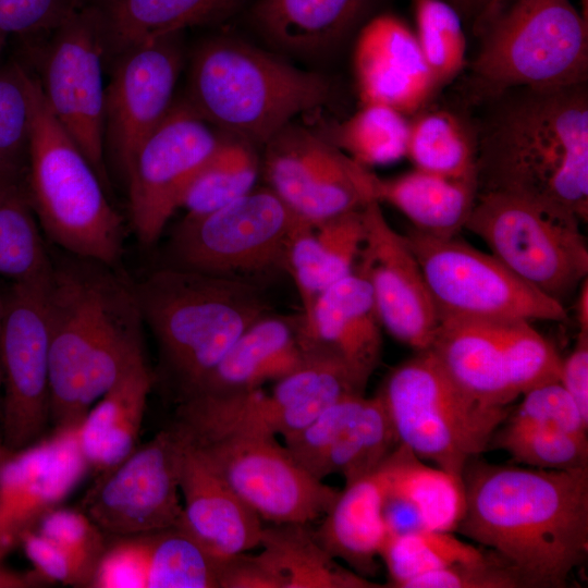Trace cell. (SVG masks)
I'll use <instances>...</instances> for the list:
<instances>
[{
  "instance_id": "cell-1",
  "label": "cell",
  "mask_w": 588,
  "mask_h": 588,
  "mask_svg": "<svg viewBox=\"0 0 588 588\" xmlns=\"http://www.w3.org/2000/svg\"><path fill=\"white\" fill-rule=\"evenodd\" d=\"M456 530L512 563L528 588H563L588 555V467L470 460Z\"/></svg>"
},
{
  "instance_id": "cell-2",
  "label": "cell",
  "mask_w": 588,
  "mask_h": 588,
  "mask_svg": "<svg viewBox=\"0 0 588 588\" xmlns=\"http://www.w3.org/2000/svg\"><path fill=\"white\" fill-rule=\"evenodd\" d=\"M477 130V194L501 192L588 218L587 83L491 97Z\"/></svg>"
},
{
  "instance_id": "cell-3",
  "label": "cell",
  "mask_w": 588,
  "mask_h": 588,
  "mask_svg": "<svg viewBox=\"0 0 588 588\" xmlns=\"http://www.w3.org/2000/svg\"><path fill=\"white\" fill-rule=\"evenodd\" d=\"M83 259L53 267L48 287L49 419L77 428L94 404L145 359L134 285Z\"/></svg>"
},
{
  "instance_id": "cell-4",
  "label": "cell",
  "mask_w": 588,
  "mask_h": 588,
  "mask_svg": "<svg viewBox=\"0 0 588 588\" xmlns=\"http://www.w3.org/2000/svg\"><path fill=\"white\" fill-rule=\"evenodd\" d=\"M134 290L179 401L268 314L259 285L246 279L171 267L151 273Z\"/></svg>"
},
{
  "instance_id": "cell-5",
  "label": "cell",
  "mask_w": 588,
  "mask_h": 588,
  "mask_svg": "<svg viewBox=\"0 0 588 588\" xmlns=\"http://www.w3.org/2000/svg\"><path fill=\"white\" fill-rule=\"evenodd\" d=\"M330 82L230 37L204 41L188 76V105L210 125L264 145L293 118L327 105Z\"/></svg>"
},
{
  "instance_id": "cell-6",
  "label": "cell",
  "mask_w": 588,
  "mask_h": 588,
  "mask_svg": "<svg viewBox=\"0 0 588 588\" xmlns=\"http://www.w3.org/2000/svg\"><path fill=\"white\" fill-rule=\"evenodd\" d=\"M30 136L26 166L29 204L49 237L82 259L112 267L123 252V222L99 175L50 111L29 74Z\"/></svg>"
},
{
  "instance_id": "cell-7",
  "label": "cell",
  "mask_w": 588,
  "mask_h": 588,
  "mask_svg": "<svg viewBox=\"0 0 588 588\" xmlns=\"http://www.w3.org/2000/svg\"><path fill=\"white\" fill-rule=\"evenodd\" d=\"M477 93L587 83L588 20L569 0H506L476 27Z\"/></svg>"
},
{
  "instance_id": "cell-8",
  "label": "cell",
  "mask_w": 588,
  "mask_h": 588,
  "mask_svg": "<svg viewBox=\"0 0 588 588\" xmlns=\"http://www.w3.org/2000/svg\"><path fill=\"white\" fill-rule=\"evenodd\" d=\"M378 395L399 442L421 461L460 477L468 462L489 448L511 411L468 395L429 350L393 368Z\"/></svg>"
},
{
  "instance_id": "cell-9",
  "label": "cell",
  "mask_w": 588,
  "mask_h": 588,
  "mask_svg": "<svg viewBox=\"0 0 588 588\" xmlns=\"http://www.w3.org/2000/svg\"><path fill=\"white\" fill-rule=\"evenodd\" d=\"M575 215L526 197L478 193L465 229L517 277L563 304L588 273V248Z\"/></svg>"
},
{
  "instance_id": "cell-10",
  "label": "cell",
  "mask_w": 588,
  "mask_h": 588,
  "mask_svg": "<svg viewBox=\"0 0 588 588\" xmlns=\"http://www.w3.org/2000/svg\"><path fill=\"white\" fill-rule=\"evenodd\" d=\"M355 393L358 389L336 360L307 354L299 367L274 381L270 392L258 388L180 401L172 425L191 443L226 436L284 438L335 401Z\"/></svg>"
},
{
  "instance_id": "cell-11",
  "label": "cell",
  "mask_w": 588,
  "mask_h": 588,
  "mask_svg": "<svg viewBox=\"0 0 588 588\" xmlns=\"http://www.w3.org/2000/svg\"><path fill=\"white\" fill-rule=\"evenodd\" d=\"M428 350L462 390L489 406H510L560 377L562 358L527 320H443Z\"/></svg>"
},
{
  "instance_id": "cell-12",
  "label": "cell",
  "mask_w": 588,
  "mask_h": 588,
  "mask_svg": "<svg viewBox=\"0 0 588 588\" xmlns=\"http://www.w3.org/2000/svg\"><path fill=\"white\" fill-rule=\"evenodd\" d=\"M303 220L268 186L254 187L215 211L185 216L170 240L173 267L252 281L286 269L290 240Z\"/></svg>"
},
{
  "instance_id": "cell-13",
  "label": "cell",
  "mask_w": 588,
  "mask_h": 588,
  "mask_svg": "<svg viewBox=\"0 0 588 588\" xmlns=\"http://www.w3.org/2000/svg\"><path fill=\"white\" fill-rule=\"evenodd\" d=\"M434 303L439 320L562 321L563 304L526 283L491 253L457 236L436 237L413 228L404 234Z\"/></svg>"
},
{
  "instance_id": "cell-14",
  "label": "cell",
  "mask_w": 588,
  "mask_h": 588,
  "mask_svg": "<svg viewBox=\"0 0 588 588\" xmlns=\"http://www.w3.org/2000/svg\"><path fill=\"white\" fill-rule=\"evenodd\" d=\"M37 78L45 100L61 126L88 159L103 185L105 49L97 20L88 7L69 12L48 34Z\"/></svg>"
},
{
  "instance_id": "cell-15",
  "label": "cell",
  "mask_w": 588,
  "mask_h": 588,
  "mask_svg": "<svg viewBox=\"0 0 588 588\" xmlns=\"http://www.w3.org/2000/svg\"><path fill=\"white\" fill-rule=\"evenodd\" d=\"M187 443L270 524H308L326 514L340 491L308 473L275 437L226 436Z\"/></svg>"
},
{
  "instance_id": "cell-16",
  "label": "cell",
  "mask_w": 588,
  "mask_h": 588,
  "mask_svg": "<svg viewBox=\"0 0 588 588\" xmlns=\"http://www.w3.org/2000/svg\"><path fill=\"white\" fill-rule=\"evenodd\" d=\"M51 273L13 282L4 295L2 443L11 452L38 441L49 420L48 287Z\"/></svg>"
},
{
  "instance_id": "cell-17",
  "label": "cell",
  "mask_w": 588,
  "mask_h": 588,
  "mask_svg": "<svg viewBox=\"0 0 588 588\" xmlns=\"http://www.w3.org/2000/svg\"><path fill=\"white\" fill-rule=\"evenodd\" d=\"M185 440L171 425L111 470L99 475L82 511L106 535L128 536L177 526Z\"/></svg>"
},
{
  "instance_id": "cell-18",
  "label": "cell",
  "mask_w": 588,
  "mask_h": 588,
  "mask_svg": "<svg viewBox=\"0 0 588 588\" xmlns=\"http://www.w3.org/2000/svg\"><path fill=\"white\" fill-rule=\"evenodd\" d=\"M221 137L183 100L139 145L124 175L132 224L143 244L158 240Z\"/></svg>"
},
{
  "instance_id": "cell-19",
  "label": "cell",
  "mask_w": 588,
  "mask_h": 588,
  "mask_svg": "<svg viewBox=\"0 0 588 588\" xmlns=\"http://www.w3.org/2000/svg\"><path fill=\"white\" fill-rule=\"evenodd\" d=\"M362 211L364 241L354 271L368 282L382 328L416 352L428 350L440 320L421 268L380 203Z\"/></svg>"
},
{
  "instance_id": "cell-20",
  "label": "cell",
  "mask_w": 588,
  "mask_h": 588,
  "mask_svg": "<svg viewBox=\"0 0 588 588\" xmlns=\"http://www.w3.org/2000/svg\"><path fill=\"white\" fill-rule=\"evenodd\" d=\"M105 97V146L125 173L143 140L173 102L182 66L180 33L120 53Z\"/></svg>"
},
{
  "instance_id": "cell-21",
  "label": "cell",
  "mask_w": 588,
  "mask_h": 588,
  "mask_svg": "<svg viewBox=\"0 0 588 588\" xmlns=\"http://www.w3.org/2000/svg\"><path fill=\"white\" fill-rule=\"evenodd\" d=\"M76 430L53 431L13 452L0 467V543L7 549L23 530L59 507L90 469Z\"/></svg>"
},
{
  "instance_id": "cell-22",
  "label": "cell",
  "mask_w": 588,
  "mask_h": 588,
  "mask_svg": "<svg viewBox=\"0 0 588 588\" xmlns=\"http://www.w3.org/2000/svg\"><path fill=\"white\" fill-rule=\"evenodd\" d=\"M353 70L362 103L384 105L405 115L427 108L439 87L415 32L393 14H379L362 27Z\"/></svg>"
},
{
  "instance_id": "cell-23",
  "label": "cell",
  "mask_w": 588,
  "mask_h": 588,
  "mask_svg": "<svg viewBox=\"0 0 588 588\" xmlns=\"http://www.w3.org/2000/svg\"><path fill=\"white\" fill-rule=\"evenodd\" d=\"M112 538L90 587L218 588V561L179 526Z\"/></svg>"
},
{
  "instance_id": "cell-24",
  "label": "cell",
  "mask_w": 588,
  "mask_h": 588,
  "mask_svg": "<svg viewBox=\"0 0 588 588\" xmlns=\"http://www.w3.org/2000/svg\"><path fill=\"white\" fill-rule=\"evenodd\" d=\"M381 330L371 289L356 271L323 291L299 318L305 352L338 360L363 391L381 359Z\"/></svg>"
},
{
  "instance_id": "cell-25",
  "label": "cell",
  "mask_w": 588,
  "mask_h": 588,
  "mask_svg": "<svg viewBox=\"0 0 588 588\" xmlns=\"http://www.w3.org/2000/svg\"><path fill=\"white\" fill-rule=\"evenodd\" d=\"M180 492L183 513L177 526L211 558L220 561L259 547L265 527L260 516L204 462L186 440Z\"/></svg>"
},
{
  "instance_id": "cell-26",
  "label": "cell",
  "mask_w": 588,
  "mask_h": 588,
  "mask_svg": "<svg viewBox=\"0 0 588 588\" xmlns=\"http://www.w3.org/2000/svg\"><path fill=\"white\" fill-rule=\"evenodd\" d=\"M400 444L379 397H366L339 407L311 430V475L319 480L339 474L345 482L363 477Z\"/></svg>"
},
{
  "instance_id": "cell-27",
  "label": "cell",
  "mask_w": 588,
  "mask_h": 588,
  "mask_svg": "<svg viewBox=\"0 0 588 588\" xmlns=\"http://www.w3.org/2000/svg\"><path fill=\"white\" fill-rule=\"evenodd\" d=\"M305 357L299 318L289 320L267 314L238 336L218 365L183 400L261 388L295 370Z\"/></svg>"
},
{
  "instance_id": "cell-28",
  "label": "cell",
  "mask_w": 588,
  "mask_h": 588,
  "mask_svg": "<svg viewBox=\"0 0 588 588\" xmlns=\"http://www.w3.org/2000/svg\"><path fill=\"white\" fill-rule=\"evenodd\" d=\"M384 461L373 471L345 482L314 531L331 556L366 578L376 574L377 558L388 537L382 513L387 489Z\"/></svg>"
},
{
  "instance_id": "cell-29",
  "label": "cell",
  "mask_w": 588,
  "mask_h": 588,
  "mask_svg": "<svg viewBox=\"0 0 588 588\" xmlns=\"http://www.w3.org/2000/svg\"><path fill=\"white\" fill-rule=\"evenodd\" d=\"M246 0H94L91 9L103 42L105 61L140 44L181 33L186 27L217 23L234 14Z\"/></svg>"
},
{
  "instance_id": "cell-30",
  "label": "cell",
  "mask_w": 588,
  "mask_h": 588,
  "mask_svg": "<svg viewBox=\"0 0 588 588\" xmlns=\"http://www.w3.org/2000/svg\"><path fill=\"white\" fill-rule=\"evenodd\" d=\"M155 375L146 359L135 364L88 411L77 440L89 468L102 475L136 449Z\"/></svg>"
},
{
  "instance_id": "cell-31",
  "label": "cell",
  "mask_w": 588,
  "mask_h": 588,
  "mask_svg": "<svg viewBox=\"0 0 588 588\" xmlns=\"http://www.w3.org/2000/svg\"><path fill=\"white\" fill-rule=\"evenodd\" d=\"M369 0H257L253 21L275 47L319 54L335 47L364 15Z\"/></svg>"
},
{
  "instance_id": "cell-32",
  "label": "cell",
  "mask_w": 588,
  "mask_h": 588,
  "mask_svg": "<svg viewBox=\"0 0 588 588\" xmlns=\"http://www.w3.org/2000/svg\"><path fill=\"white\" fill-rule=\"evenodd\" d=\"M376 201L402 212L413 229L430 236H458L477 198V181L452 179L415 169L391 179L378 175Z\"/></svg>"
},
{
  "instance_id": "cell-33",
  "label": "cell",
  "mask_w": 588,
  "mask_h": 588,
  "mask_svg": "<svg viewBox=\"0 0 588 588\" xmlns=\"http://www.w3.org/2000/svg\"><path fill=\"white\" fill-rule=\"evenodd\" d=\"M259 548V554L279 577L282 588L380 587L338 563L307 524H271L264 527Z\"/></svg>"
},
{
  "instance_id": "cell-34",
  "label": "cell",
  "mask_w": 588,
  "mask_h": 588,
  "mask_svg": "<svg viewBox=\"0 0 588 588\" xmlns=\"http://www.w3.org/2000/svg\"><path fill=\"white\" fill-rule=\"evenodd\" d=\"M384 463L387 491L404 499L425 529L456 530L465 511L462 477L425 464L401 443Z\"/></svg>"
},
{
  "instance_id": "cell-35",
  "label": "cell",
  "mask_w": 588,
  "mask_h": 588,
  "mask_svg": "<svg viewBox=\"0 0 588 588\" xmlns=\"http://www.w3.org/2000/svg\"><path fill=\"white\" fill-rule=\"evenodd\" d=\"M409 119L406 157L415 169L477 181V130L460 114L428 109Z\"/></svg>"
},
{
  "instance_id": "cell-36",
  "label": "cell",
  "mask_w": 588,
  "mask_h": 588,
  "mask_svg": "<svg viewBox=\"0 0 588 588\" xmlns=\"http://www.w3.org/2000/svg\"><path fill=\"white\" fill-rule=\"evenodd\" d=\"M264 147L261 169L268 187L301 217L323 173L331 144L291 122Z\"/></svg>"
},
{
  "instance_id": "cell-37",
  "label": "cell",
  "mask_w": 588,
  "mask_h": 588,
  "mask_svg": "<svg viewBox=\"0 0 588 588\" xmlns=\"http://www.w3.org/2000/svg\"><path fill=\"white\" fill-rule=\"evenodd\" d=\"M261 168L256 145L225 135L187 186L180 208L199 217L238 199L255 187Z\"/></svg>"
},
{
  "instance_id": "cell-38",
  "label": "cell",
  "mask_w": 588,
  "mask_h": 588,
  "mask_svg": "<svg viewBox=\"0 0 588 588\" xmlns=\"http://www.w3.org/2000/svg\"><path fill=\"white\" fill-rule=\"evenodd\" d=\"M409 119L379 103H362L346 120L329 127L322 137L356 162L369 168L406 157Z\"/></svg>"
},
{
  "instance_id": "cell-39",
  "label": "cell",
  "mask_w": 588,
  "mask_h": 588,
  "mask_svg": "<svg viewBox=\"0 0 588 588\" xmlns=\"http://www.w3.org/2000/svg\"><path fill=\"white\" fill-rule=\"evenodd\" d=\"M482 552L481 548L461 540L453 531L424 529L388 535L379 558L387 567L389 586L407 588L418 577L474 560Z\"/></svg>"
},
{
  "instance_id": "cell-40",
  "label": "cell",
  "mask_w": 588,
  "mask_h": 588,
  "mask_svg": "<svg viewBox=\"0 0 588 588\" xmlns=\"http://www.w3.org/2000/svg\"><path fill=\"white\" fill-rule=\"evenodd\" d=\"M24 184L0 191V275L13 282L52 271Z\"/></svg>"
},
{
  "instance_id": "cell-41",
  "label": "cell",
  "mask_w": 588,
  "mask_h": 588,
  "mask_svg": "<svg viewBox=\"0 0 588 588\" xmlns=\"http://www.w3.org/2000/svg\"><path fill=\"white\" fill-rule=\"evenodd\" d=\"M502 427L490 444L504 450L517 465L559 470L588 467V437L510 421Z\"/></svg>"
},
{
  "instance_id": "cell-42",
  "label": "cell",
  "mask_w": 588,
  "mask_h": 588,
  "mask_svg": "<svg viewBox=\"0 0 588 588\" xmlns=\"http://www.w3.org/2000/svg\"><path fill=\"white\" fill-rule=\"evenodd\" d=\"M414 8L418 45L441 86L454 78L466 62L463 20L444 0H414Z\"/></svg>"
},
{
  "instance_id": "cell-43",
  "label": "cell",
  "mask_w": 588,
  "mask_h": 588,
  "mask_svg": "<svg viewBox=\"0 0 588 588\" xmlns=\"http://www.w3.org/2000/svg\"><path fill=\"white\" fill-rule=\"evenodd\" d=\"M30 122L29 73L20 65L0 71V173L20 182L26 173Z\"/></svg>"
},
{
  "instance_id": "cell-44",
  "label": "cell",
  "mask_w": 588,
  "mask_h": 588,
  "mask_svg": "<svg viewBox=\"0 0 588 588\" xmlns=\"http://www.w3.org/2000/svg\"><path fill=\"white\" fill-rule=\"evenodd\" d=\"M286 270L293 277L299 293L303 316L310 313L323 291L346 277L326 254L316 237L314 223L307 220H303L292 234Z\"/></svg>"
},
{
  "instance_id": "cell-45",
  "label": "cell",
  "mask_w": 588,
  "mask_h": 588,
  "mask_svg": "<svg viewBox=\"0 0 588 588\" xmlns=\"http://www.w3.org/2000/svg\"><path fill=\"white\" fill-rule=\"evenodd\" d=\"M30 528L68 553L87 573L91 584L108 542L106 534L83 511L59 506L45 514Z\"/></svg>"
},
{
  "instance_id": "cell-46",
  "label": "cell",
  "mask_w": 588,
  "mask_h": 588,
  "mask_svg": "<svg viewBox=\"0 0 588 588\" xmlns=\"http://www.w3.org/2000/svg\"><path fill=\"white\" fill-rule=\"evenodd\" d=\"M485 549L480 556L418 577L407 588H528L512 563Z\"/></svg>"
},
{
  "instance_id": "cell-47",
  "label": "cell",
  "mask_w": 588,
  "mask_h": 588,
  "mask_svg": "<svg viewBox=\"0 0 588 588\" xmlns=\"http://www.w3.org/2000/svg\"><path fill=\"white\" fill-rule=\"evenodd\" d=\"M522 401L510 411L507 421L558 429L587 437L588 419L559 381H551L526 391Z\"/></svg>"
},
{
  "instance_id": "cell-48",
  "label": "cell",
  "mask_w": 588,
  "mask_h": 588,
  "mask_svg": "<svg viewBox=\"0 0 588 588\" xmlns=\"http://www.w3.org/2000/svg\"><path fill=\"white\" fill-rule=\"evenodd\" d=\"M69 12L66 0H0V51L13 35L48 34Z\"/></svg>"
},
{
  "instance_id": "cell-49",
  "label": "cell",
  "mask_w": 588,
  "mask_h": 588,
  "mask_svg": "<svg viewBox=\"0 0 588 588\" xmlns=\"http://www.w3.org/2000/svg\"><path fill=\"white\" fill-rule=\"evenodd\" d=\"M19 539L40 578L73 586L90 585L86 572L68 553L34 528L23 530Z\"/></svg>"
},
{
  "instance_id": "cell-50",
  "label": "cell",
  "mask_w": 588,
  "mask_h": 588,
  "mask_svg": "<svg viewBox=\"0 0 588 588\" xmlns=\"http://www.w3.org/2000/svg\"><path fill=\"white\" fill-rule=\"evenodd\" d=\"M218 588H282L262 556L240 553L218 561Z\"/></svg>"
},
{
  "instance_id": "cell-51",
  "label": "cell",
  "mask_w": 588,
  "mask_h": 588,
  "mask_svg": "<svg viewBox=\"0 0 588 588\" xmlns=\"http://www.w3.org/2000/svg\"><path fill=\"white\" fill-rule=\"evenodd\" d=\"M559 382L588 419V331L579 330L574 348L562 359Z\"/></svg>"
},
{
  "instance_id": "cell-52",
  "label": "cell",
  "mask_w": 588,
  "mask_h": 588,
  "mask_svg": "<svg viewBox=\"0 0 588 588\" xmlns=\"http://www.w3.org/2000/svg\"><path fill=\"white\" fill-rule=\"evenodd\" d=\"M451 4L462 20H470L476 27L490 12L506 0H444Z\"/></svg>"
},
{
  "instance_id": "cell-53",
  "label": "cell",
  "mask_w": 588,
  "mask_h": 588,
  "mask_svg": "<svg viewBox=\"0 0 588 588\" xmlns=\"http://www.w3.org/2000/svg\"><path fill=\"white\" fill-rule=\"evenodd\" d=\"M576 318L579 330L588 331V283L587 278L581 282L576 301Z\"/></svg>"
},
{
  "instance_id": "cell-54",
  "label": "cell",
  "mask_w": 588,
  "mask_h": 588,
  "mask_svg": "<svg viewBox=\"0 0 588 588\" xmlns=\"http://www.w3.org/2000/svg\"><path fill=\"white\" fill-rule=\"evenodd\" d=\"M4 313V295H0V395L2 391V360H1V331Z\"/></svg>"
},
{
  "instance_id": "cell-55",
  "label": "cell",
  "mask_w": 588,
  "mask_h": 588,
  "mask_svg": "<svg viewBox=\"0 0 588 588\" xmlns=\"http://www.w3.org/2000/svg\"><path fill=\"white\" fill-rule=\"evenodd\" d=\"M94 0H66L68 9L69 11H73L76 9H81L87 4H89Z\"/></svg>"
},
{
  "instance_id": "cell-56",
  "label": "cell",
  "mask_w": 588,
  "mask_h": 588,
  "mask_svg": "<svg viewBox=\"0 0 588 588\" xmlns=\"http://www.w3.org/2000/svg\"><path fill=\"white\" fill-rule=\"evenodd\" d=\"M15 184H23V183L20 182V181L9 179V177H7V176H4L3 174L0 173V191L8 187V186L15 185Z\"/></svg>"
},
{
  "instance_id": "cell-57",
  "label": "cell",
  "mask_w": 588,
  "mask_h": 588,
  "mask_svg": "<svg viewBox=\"0 0 588 588\" xmlns=\"http://www.w3.org/2000/svg\"><path fill=\"white\" fill-rule=\"evenodd\" d=\"M13 452L9 451L5 445L0 442V467L9 458Z\"/></svg>"
},
{
  "instance_id": "cell-58",
  "label": "cell",
  "mask_w": 588,
  "mask_h": 588,
  "mask_svg": "<svg viewBox=\"0 0 588 588\" xmlns=\"http://www.w3.org/2000/svg\"><path fill=\"white\" fill-rule=\"evenodd\" d=\"M581 3V14L586 20H588V0H580Z\"/></svg>"
},
{
  "instance_id": "cell-59",
  "label": "cell",
  "mask_w": 588,
  "mask_h": 588,
  "mask_svg": "<svg viewBox=\"0 0 588 588\" xmlns=\"http://www.w3.org/2000/svg\"><path fill=\"white\" fill-rule=\"evenodd\" d=\"M7 548L0 543V554H3Z\"/></svg>"
}]
</instances>
